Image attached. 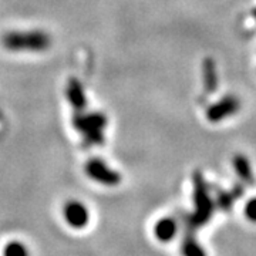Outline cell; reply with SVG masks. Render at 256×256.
I'll use <instances>...</instances> for the list:
<instances>
[{"instance_id": "obj_1", "label": "cell", "mask_w": 256, "mask_h": 256, "mask_svg": "<svg viewBox=\"0 0 256 256\" xmlns=\"http://www.w3.org/2000/svg\"><path fill=\"white\" fill-rule=\"evenodd\" d=\"M3 44L13 52H42L50 44V37L43 32H13L4 36Z\"/></svg>"}, {"instance_id": "obj_2", "label": "cell", "mask_w": 256, "mask_h": 256, "mask_svg": "<svg viewBox=\"0 0 256 256\" xmlns=\"http://www.w3.org/2000/svg\"><path fill=\"white\" fill-rule=\"evenodd\" d=\"M86 172L92 180L97 181L98 184H102V185H108V186L118 185L120 181H121L120 174L112 171L111 168H108L102 161L97 160V158L92 160L88 164L86 165Z\"/></svg>"}, {"instance_id": "obj_3", "label": "cell", "mask_w": 256, "mask_h": 256, "mask_svg": "<svg viewBox=\"0 0 256 256\" xmlns=\"http://www.w3.org/2000/svg\"><path fill=\"white\" fill-rule=\"evenodd\" d=\"M63 215L66 222L74 229H82L87 226L90 220L88 210L84 206V204L80 201H68L66 202L63 210Z\"/></svg>"}, {"instance_id": "obj_4", "label": "cell", "mask_w": 256, "mask_h": 256, "mask_svg": "<svg viewBox=\"0 0 256 256\" xmlns=\"http://www.w3.org/2000/svg\"><path fill=\"white\" fill-rule=\"evenodd\" d=\"M178 232V225L172 218H162V220H156V226H154V235L160 242H171L175 238Z\"/></svg>"}, {"instance_id": "obj_5", "label": "cell", "mask_w": 256, "mask_h": 256, "mask_svg": "<svg viewBox=\"0 0 256 256\" xmlns=\"http://www.w3.org/2000/svg\"><path fill=\"white\" fill-rule=\"evenodd\" d=\"M182 252L184 256H206L205 250L195 239H186L184 242Z\"/></svg>"}, {"instance_id": "obj_6", "label": "cell", "mask_w": 256, "mask_h": 256, "mask_svg": "<svg viewBox=\"0 0 256 256\" xmlns=\"http://www.w3.org/2000/svg\"><path fill=\"white\" fill-rule=\"evenodd\" d=\"M4 256H28V250L22 242H10L4 248Z\"/></svg>"}, {"instance_id": "obj_7", "label": "cell", "mask_w": 256, "mask_h": 256, "mask_svg": "<svg viewBox=\"0 0 256 256\" xmlns=\"http://www.w3.org/2000/svg\"><path fill=\"white\" fill-rule=\"evenodd\" d=\"M245 218L252 224H256V198L250 200L245 206Z\"/></svg>"}]
</instances>
